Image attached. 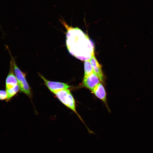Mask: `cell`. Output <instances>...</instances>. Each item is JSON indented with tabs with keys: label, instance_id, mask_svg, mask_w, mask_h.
<instances>
[{
	"label": "cell",
	"instance_id": "obj_5",
	"mask_svg": "<svg viewBox=\"0 0 153 153\" xmlns=\"http://www.w3.org/2000/svg\"><path fill=\"white\" fill-rule=\"evenodd\" d=\"M100 80L94 73L86 77H84L83 85L85 87L92 91L94 88L99 83Z\"/></svg>",
	"mask_w": 153,
	"mask_h": 153
},
{
	"label": "cell",
	"instance_id": "obj_3",
	"mask_svg": "<svg viewBox=\"0 0 153 153\" xmlns=\"http://www.w3.org/2000/svg\"><path fill=\"white\" fill-rule=\"evenodd\" d=\"M54 94L58 99L64 105L73 111L78 116L82 122L85 124L88 130L89 129L84 124L80 116L78 113L76 109L75 99L68 89L58 92Z\"/></svg>",
	"mask_w": 153,
	"mask_h": 153
},
{
	"label": "cell",
	"instance_id": "obj_6",
	"mask_svg": "<svg viewBox=\"0 0 153 153\" xmlns=\"http://www.w3.org/2000/svg\"><path fill=\"white\" fill-rule=\"evenodd\" d=\"M17 85V81L14 73L12 63L10 60L9 70L6 80V90L12 88Z\"/></svg>",
	"mask_w": 153,
	"mask_h": 153
},
{
	"label": "cell",
	"instance_id": "obj_7",
	"mask_svg": "<svg viewBox=\"0 0 153 153\" xmlns=\"http://www.w3.org/2000/svg\"><path fill=\"white\" fill-rule=\"evenodd\" d=\"M94 72L99 77L100 81L103 82V75L101 65L96 59L94 54L89 60Z\"/></svg>",
	"mask_w": 153,
	"mask_h": 153
},
{
	"label": "cell",
	"instance_id": "obj_8",
	"mask_svg": "<svg viewBox=\"0 0 153 153\" xmlns=\"http://www.w3.org/2000/svg\"><path fill=\"white\" fill-rule=\"evenodd\" d=\"M92 91L97 97L104 103L106 102V93L104 87L101 83L98 84Z\"/></svg>",
	"mask_w": 153,
	"mask_h": 153
},
{
	"label": "cell",
	"instance_id": "obj_11",
	"mask_svg": "<svg viewBox=\"0 0 153 153\" xmlns=\"http://www.w3.org/2000/svg\"><path fill=\"white\" fill-rule=\"evenodd\" d=\"M7 95L6 91L0 90V100H3L7 99Z\"/></svg>",
	"mask_w": 153,
	"mask_h": 153
},
{
	"label": "cell",
	"instance_id": "obj_10",
	"mask_svg": "<svg viewBox=\"0 0 153 153\" xmlns=\"http://www.w3.org/2000/svg\"><path fill=\"white\" fill-rule=\"evenodd\" d=\"M19 89L18 85L10 89L6 90L7 95V98L6 101H8L14 96L19 91Z\"/></svg>",
	"mask_w": 153,
	"mask_h": 153
},
{
	"label": "cell",
	"instance_id": "obj_1",
	"mask_svg": "<svg viewBox=\"0 0 153 153\" xmlns=\"http://www.w3.org/2000/svg\"><path fill=\"white\" fill-rule=\"evenodd\" d=\"M60 20L67 29L66 43L69 53L82 60H90L94 54L93 44L88 36L79 28L69 26L63 19Z\"/></svg>",
	"mask_w": 153,
	"mask_h": 153
},
{
	"label": "cell",
	"instance_id": "obj_2",
	"mask_svg": "<svg viewBox=\"0 0 153 153\" xmlns=\"http://www.w3.org/2000/svg\"><path fill=\"white\" fill-rule=\"evenodd\" d=\"M5 46L11 57V60L12 63L19 90L29 97H31V89L26 79V75L20 70L16 64L15 58L12 56L8 47L7 45H6Z\"/></svg>",
	"mask_w": 153,
	"mask_h": 153
},
{
	"label": "cell",
	"instance_id": "obj_4",
	"mask_svg": "<svg viewBox=\"0 0 153 153\" xmlns=\"http://www.w3.org/2000/svg\"><path fill=\"white\" fill-rule=\"evenodd\" d=\"M41 78L43 80L45 84L50 90L54 94L60 91L68 89L70 86L67 83L52 81L46 79L43 75L39 74Z\"/></svg>",
	"mask_w": 153,
	"mask_h": 153
},
{
	"label": "cell",
	"instance_id": "obj_9",
	"mask_svg": "<svg viewBox=\"0 0 153 153\" xmlns=\"http://www.w3.org/2000/svg\"><path fill=\"white\" fill-rule=\"evenodd\" d=\"M84 75L86 77L94 72L89 60L85 61L84 63Z\"/></svg>",
	"mask_w": 153,
	"mask_h": 153
}]
</instances>
